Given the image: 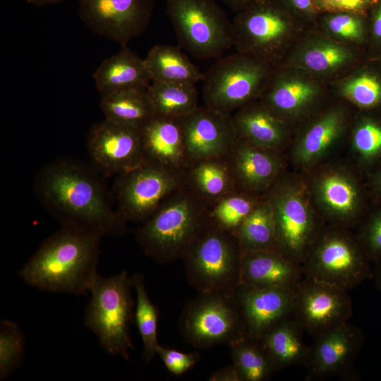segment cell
I'll return each instance as SVG.
<instances>
[{
    "mask_svg": "<svg viewBox=\"0 0 381 381\" xmlns=\"http://www.w3.org/2000/svg\"><path fill=\"white\" fill-rule=\"evenodd\" d=\"M104 178L91 164L61 157L38 171L34 192L61 225L121 236L127 230V223L117 213Z\"/></svg>",
    "mask_w": 381,
    "mask_h": 381,
    "instance_id": "1",
    "label": "cell"
},
{
    "mask_svg": "<svg viewBox=\"0 0 381 381\" xmlns=\"http://www.w3.org/2000/svg\"><path fill=\"white\" fill-rule=\"evenodd\" d=\"M104 236L71 225H61L18 271L39 290L85 295L95 279Z\"/></svg>",
    "mask_w": 381,
    "mask_h": 381,
    "instance_id": "2",
    "label": "cell"
},
{
    "mask_svg": "<svg viewBox=\"0 0 381 381\" xmlns=\"http://www.w3.org/2000/svg\"><path fill=\"white\" fill-rule=\"evenodd\" d=\"M209 206L186 184L170 194L135 231L144 253L155 262L183 260L210 224Z\"/></svg>",
    "mask_w": 381,
    "mask_h": 381,
    "instance_id": "3",
    "label": "cell"
},
{
    "mask_svg": "<svg viewBox=\"0 0 381 381\" xmlns=\"http://www.w3.org/2000/svg\"><path fill=\"white\" fill-rule=\"evenodd\" d=\"M132 288L126 270L111 277L98 274L89 291L91 297L84 318L85 325L97 336L102 348L126 361L134 349L130 335L135 308Z\"/></svg>",
    "mask_w": 381,
    "mask_h": 381,
    "instance_id": "4",
    "label": "cell"
},
{
    "mask_svg": "<svg viewBox=\"0 0 381 381\" xmlns=\"http://www.w3.org/2000/svg\"><path fill=\"white\" fill-rule=\"evenodd\" d=\"M242 256L236 235L210 221L182 260L188 283L198 293L234 292L241 284Z\"/></svg>",
    "mask_w": 381,
    "mask_h": 381,
    "instance_id": "5",
    "label": "cell"
},
{
    "mask_svg": "<svg viewBox=\"0 0 381 381\" xmlns=\"http://www.w3.org/2000/svg\"><path fill=\"white\" fill-rule=\"evenodd\" d=\"M268 62L238 52L224 56L205 73L204 106L231 114L260 97L270 78Z\"/></svg>",
    "mask_w": 381,
    "mask_h": 381,
    "instance_id": "6",
    "label": "cell"
},
{
    "mask_svg": "<svg viewBox=\"0 0 381 381\" xmlns=\"http://www.w3.org/2000/svg\"><path fill=\"white\" fill-rule=\"evenodd\" d=\"M178 42L193 57L214 59L233 47L232 22L215 0H167Z\"/></svg>",
    "mask_w": 381,
    "mask_h": 381,
    "instance_id": "7",
    "label": "cell"
},
{
    "mask_svg": "<svg viewBox=\"0 0 381 381\" xmlns=\"http://www.w3.org/2000/svg\"><path fill=\"white\" fill-rule=\"evenodd\" d=\"M183 339L207 349L247 337L243 315L234 292H204L188 301L179 319Z\"/></svg>",
    "mask_w": 381,
    "mask_h": 381,
    "instance_id": "8",
    "label": "cell"
},
{
    "mask_svg": "<svg viewBox=\"0 0 381 381\" xmlns=\"http://www.w3.org/2000/svg\"><path fill=\"white\" fill-rule=\"evenodd\" d=\"M186 184V170L145 161L117 175L111 190L115 207L126 223L148 219L173 192Z\"/></svg>",
    "mask_w": 381,
    "mask_h": 381,
    "instance_id": "9",
    "label": "cell"
},
{
    "mask_svg": "<svg viewBox=\"0 0 381 381\" xmlns=\"http://www.w3.org/2000/svg\"><path fill=\"white\" fill-rule=\"evenodd\" d=\"M370 262L358 240L331 231L315 239L301 266L305 277L349 291L373 279Z\"/></svg>",
    "mask_w": 381,
    "mask_h": 381,
    "instance_id": "10",
    "label": "cell"
},
{
    "mask_svg": "<svg viewBox=\"0 0 381 381\" xmlns=\"http://www.w3.org/2000/svg\"><path fill=\"white\" fill-rule=\"evenodd\" d=\"M233 47L270 62L279 55L289 23L273 0H253L232 21Z\"/></svg>",
    "mask_w": 381,
    "mask_h": 381,
    "instance_id": "11",
    "label": "cell"
},
{
    "mask_svg": "<svg viewBox=\"0 0 381 381\" xmlns=\"http://www.w3.org/2000/svg\"><path fill=\"white\" fill-rule=\"evenodd\" d=\"M267 191L273 207L276 250L301 265L317 237L313 214L298 190L274 181Z\"/></svg>",
    "mask_w": 381,
    "mask_h": 381,
    "instance_id": "12",
    "label": "cell"
},
{
    "mask_svg": "<svg viewBox=\"0 0 381 381\" xmlns=\"http://www.w3.org/2000/svg\"><path fill=\"white\" fill-rule=\"evenodd\" d=\"M348 291L305 277L296 288L291 316L314 338L353 315Z\"/></svg>",
    "mask_w": 381,
    "mask_h": 381,
    "instance_id": "13",
    "label": "cell"
},
{
    "mask_svg": "<svg viewBox=\"0 0 381 381\" xmlns=\"http://www.w3.org/2000/svg\"><path fill=\"white\" fill-rule=\"evenodd\" d=\"M90 164L105 178L116 176L145 162L141 128L104 119L87 138Z\"/></svg>",
    "mask_w": 381,
    "mask_h": 381,
    "instance_id": "14",
    "label": "cell"
},
{
    "mask_svg": "<svg viewBox=\"0 0 381 381\" xmlns=\"http://www.w3.org/2000/svg\"><path fill=\"white\" fill-rule=\"evenodd\" d=\"M82 21L94 32L126 46L147 29L154 0H78Z\"/></svg>",
    "mask_w": 381,
    "mask_h": 381,
    "instance_id": "15",
    "label": "cell"
},
{
    "mask_svg": "<svg viewBox=\"0 0 381 381\" xmlns=\"http://www.w3.org/2000/svg\"><path fill=\"white\" fill-rule=\"evenodd\" d=\"M363 341L361 329L349 321L315 337L306 365V380H321L336 375L355 377L353 364Z\"/></svg>",
    "mask_w": 381,
    "mask_h": 381,
    "instance_id": "16",
    "label": "cell"
},
{
    "mask_svg": "<svg viewBox=\"0 0 381 381\" xmlns=\"http://www.w3.org/2000/svg\"><path fill=\"white\" fill-rule=\"evenodd\" d=\"M181 123L189 164L202 159L227 156L236 139L231 114L204 105L182 118Z\"/></svg>",
    "mask_w": 381,
    "mask_h": 381,
    "instance_id": "17",
    "label": "cell"
},
{
    "mask_svg": "<svg viewBox=\"0 0 381 381\" xmlns=\"http://www.w3.org/2000/svg\"><path fill=\"white\" fill-rule=\"evenodd\" d=\"M296 288L239 286L234 294L247 337L260 339L273 326L291 316Z\"/></svg>",
    "mask_w": 381,
    "mask_h": 381,
    "instance_id": "18",
    "label": "cell"
},
{
    "mask_svg": "<svg viewBox=\"0 0 381 381\" xmlns=\"http://www.w3.org/2000/svg\"><path fill=\"white\" fill-rule=\"evenodd\" d=\"M237 190L258 195L276 181L282 164L277 152L236 137L227 155Z\"/></svg>",
    "mask_w": 381,
    "mask_h": 381,
    "instance_id": "19",
    "label": "cell"
},
{
    "mask_svg": "<svg viewBox=\"0 0 381 381\" xmlns=\"http://www.w3.org/2000/svg\"><path fill=\"white\" fill-rule=\"evenodd\" d=\"M302 266L277 250L243 251L240 286L295 288Z\"/></svg>",
    "mask_w": 381,
    "mask_h": 381,
    "instance_id": "20",
    "label": "cell"
},
{
    "mask_svg": "<svg viewBox=\"0 0 381 381\" xmlns=\"http://www.w3.org/2000/svg\"><path fill=\"white\" fill-rule=\"evenodd\" d=\"M146 161L186 170V156L181 119L155 116L141 128Z\"/></svg>",
    "mask_w": 381,
    "mask_h": 381,
    "instance_id": "21",
    "label": "cell"
},
{
    "mask_svg": "<svg viewBox=\"0 0 381 381\" xmlns=\"http://www.w3.org/2000/svg\"><path fill=\"white\" fill-rule=\"evenodd\" d=\"M231 121L236 137L255 146L277 152L284 141L282 118L260 101L236 111Z\"/></svg>",
    "mask_w": 381,
    "mask_h": 381,
    "instance_id": "22",
    "label": "cell"
},
{
    "mask_svg": "<svg viewBox=\"0 0 381 381\" xmlns=\"http://www.w3.org/2000/svg\"><path fill=\"white\" fill-rule=\"evenodd\" d=\"M93 77L101 95L125 89L147 88L152 82L144 59L127 46L104 60Z\"/></svg>",
    "mask_w": 381,
    "mask_h": 381,
    "instance_id": "23",
    "label": "cell"
},
{
    "mask_svg": "<svg viewBox=\"0 0 381 381\" xmlns=\"http://www.w3.org/2000/svg\"><path fill=\"white\" fill-rule=\"evenodd\" d=\"M186 184L208 206L237 190L227 156L190 162L186 169Z\"/></svg>",
    "mask_w": 381,
    "mask_h": 381,
    "instance_id": "24",
    "label": "cell"
},
{
    "mask_svg": "<svg viewBox=\"0 0 381 381\" xmlns=\"http://www.w3.org/2000/svg\"><path fill=\"white\" fill-rule=\"evenodd\" d=\"M303 332L301 326L289 316L273 326L260 339L277 370L306 365L311 346L305 342Z\"/></svg>",
    "mask_w": 381,
    "mask_h": 381,
    "instance_id": "25",
    "label": "cell"
},
{
    "mask_svg": "<svg viewBox=\"0 0 381 381\" xmlns=\"http://www.w3.org/2000/svg\"><path fill=\"white\" fill-rule=\"evenodd\" d=\"M317 93V87L311 83L272 73L260 98V102L282 118L306 107Z\"/></svg>",
    "mask_w": 381,
    "mask_h": 381,
    "instance_id": "26",
    "label": "cell"
},
{
    "mask_svg": "<svg viewBox=\"0 0 381 381\" xmlns=\"http://www.w3.org/2000/svg\"><path fill=\"white\" fill-rule=\"evenodd\" d=\"M144 61L152 81L196 84L205 78V73L174 46L156 44L149 50Z\"/></svg>",
    "mask_w": 381,
    "mask_h": 381,
    "instance_id": "27",
    "label": "cell"
},
{
    "mask_svg": "<svg viewBox=\"0 0 381 381\" xmlns=\"http://www.w3.org/2000/svg\"><path fill=\"white\" fill-rule=\"evenodd\" d=\"M100 107L105 119L139 128L155 116L147 88L125 89L101 95Z\"/></svg>",
    "mask_w": 381,
    "mask_h": 381,
    "instance_id": "28",
    "label": "cell"
},
{
    "mask_svg": "<svg viewBox=\"0 0 381 381\" xmlns=\"http://www.w3.org/2000/svg\"><path fill=\"white\" fill-rule=\"evenodd\" d=\"M147 92L155 116L181 119L199 107L195 83L152 81Z\"/></svg>",
    "mask_w": 381,
    "mask_h": 381,
    "instance_id": "29",
    "label": "cell"
},
{
    "mask_svg": "<svg viewBox=\"0 0 381 381\" xmlns=\"http://www.w3.org/2000/svg\"><path fill=\"white\" fill-rule=\"evenodd\" d=\"M317 190L320 201L331 215L344 220L357 214L361 195L352 179L339 174H328L319 181Z\"/></svg>",
    "mask_w": 381,
    "mask_h": 381,
    "instance_id": "30",
    "label": "cell"
},
{
    "mask_svg": "<svg viewBox=\"0 0 381 381\" xmlns=\"http://www.w3.org/2000/svg\"><path fill=\"white\" fill-rule=\"evenodd\" d=\"M243 251L276 250L273 207L266 197L234 233Z\"/></svg>",
    "mask_w": 381,
    "mask_h": 381,
    "instance_id": "31",
    "label": "cell"
},
{
    "mask_svg": "<svg viewBox=\"0 0 381 381\" xmlns=\"http://www.w3.org/2000/svg\"><path fill=\"white\" fill-rule=\"evenodd\" d=\"M228 346L241 381H265L278 371L260 339L247 337Z\"/></svg>",
    "mask_w": 381,
    "mask_h": 381,
    "instance_id": "32",
    "label": "cell"
},
{
    "mask_svg": "<svg viewBox=\"0 0 381 381\" xmlns=\"http://www.w3.org/2000/svg\"><path fill=\"white\" fill-rule=\"evenodd\" d=\"M343 121V114L338 109L320 118L298 144L295 152L298 162L308 164L321 157L341 133Z\"/></svg>",
    "mask_w": 381,
    "mask_h": 381,
    "instance_id": "33",
    "label": "cell"
},
{
    "mask_svg": "<svg viewBox=\"0 0 381 381\" xmlns=\"http://www.w3.org/2000/svg\"><path fill=\"white\" fill-rule=\"evenodd\" d=\"M136 301L133 322L135 323L143 345V359L150 363L157 355L160 346L157 337L159 312L148 296L144 276L135 272L131 276Z\"/></svg>",
    "mask_w": 381,
    "mask_h": 381,
    "instance_id": "34",
    "label": "cell"
},
{
    "mask_svg": "<svg viewBox=\"0 0 381 381\" xmlns=\"http://www.w3.org/2000/svg\"><path fill=\"white\" fill-rule=\"evenodd\" d=\"M236 190L209 205L210 221L220 228L235 233L262 198Z\"/></svg>",
    "mask_w": 381,
    "mask_h": 381,
    "instance_id": "35",
    "label": "cell"
},
{
    "mask_svg": "<svg viewBox=\"0 0 381 381\" xmlns=\"http://www.w3.org/2000/svg\"><path fill=\"white\" fill-rule=\"evenodd\" d=\"M25 337L13 321L0 323V380L8 378L21 365L24 357Z\"/></svg>",
    "mask_w": 381,
    "mask_h": 381,
    "instance_id": "36",
    "label": "cell"
},
{
    "mask_svg": "<svg viewBox=\"0 0 381 381\" xmlns=\"http://www.w3.org/2000/svg\"><path fill=\"white\" fill-rule=\"evenodd\" d=\"M351 53L344 47L333 42H321L307 49L301 57L303 65L314 72L333 71L345 64Z\"/></svg>",
    "mask_w": 381,
    "mask_h": 381,
    "instance_id": "37",
    "label": "cell"
},
{
    "mask_svg": "<svg viewBox=\"0 0 381 381\" xmlns=\"http://www.w3.org/2000/svg\"><path fill=\"white\" fill-rule=\"evenodd\" d=\"M354 149L361 160L370 166L381 159V123L365 119L357 126L353 136Z\"/></svg>",
    "mask_w": 381,
    "mask_h": 381,
    "instance_id": "38",
    "label": "cell"
},
{
    "mask_svg": "<svg viewBox=\"0 0 381 381\" xmlns=\"http://www.w3.org/2000/svg\"><path fill=\"white\" fill-rule=\"evenodd\" d=\"M343 95L362 108L381 104V79L371 73H363L344 84Z\"/></svg>",
    "mask_w": 381,
    "mask_h": 381,
    "instance_id": "39",
    "label": "cell"
},
{
    "mask_svg": "<svg viewBox=\"0 0 381 381\" xmlns=\"http://www.w3.org/2000/svg\"><path fill=\"white\" fill-rule=\"evenodd\" d=\"M358 240L370 261L376 263L381 258V209L365 223Z\"/></svg>",
    "mask_w": 381,
    "mask_h": 381,
    "instance_id": "40",
    "label": "cell"
},
{
    "mask_svg": "<svg viewBox=\"0 0 381 381\" xmlns=\"http://www.w3.org/2000/svg\"><path fill=\"white\" fill-rule=\"evenodd\" d=\"M157 356L169 372L175 375L185 373L200 360V354L198 352L183 353L162 345L158 348Z\"/></svg>",
    "mask_w": 381,
    "mask_h": 381,
    "instance_id": "41",
    "label": "cell"
},
{
    "mask_svg": "<svg viewBox=\"0 0 381 381\" xmlns=\"http://www.w3.org/2000/svg\"><path fill=\"white\" fill-rule=\"evenodd\" d=\"M328 27L333 33L346 39L361 40L363 38L362 21L350 15L333 16L328 22Z\"/></svg>",
    "mask_w": 381,
    "mask_h": 381,
    "instance_id": "42",
    "label": "cell"
},
{
    "mask_svg": "<svg viewBox=\"0 0 381 381\" xmlns=\"http://www.w3.org/2000/svg\"><path fill=\"white\" fill-rule=\"evenodd\" d=\"M207 380L209 381H241L238 372L233 363L212 373Z\"/></svg>",
    "mask_w": 381,
    "mask_h": 381,
    "instance_id": "43",
    "label": "cell"
},
{
    "mask_svg": "<svg viewBox=\"0 0 381 381\" xmlns=\"http://www.w3.org/2000/svg\"><path fill=\"white\" fill-rule=\"evenodd\" d=\"M329 3L338 8L355 11L363 8L367 0H329Z\"/></svg>",
    "mask_w": 381,
    "mask_h": 381,
    "instance_id": "44",
    "label": "cell"
},
{
    "mask_svg": "<svg viewBox=\"0 0 381 381\" xmlns=\"http://www.w3.org/2000/svg\"><path fill=\"white\" fill-rule=\"evenodd\" d=\"M373 33L377 40H381V1L375 12L373 22Z\"/></svg>",
    "mask_w": 381,
    "mask_h": 381,
    "instance_id": "45",
    "label": "cell"
},
{
    "mask_svg": "<svg viewBox=\"0 0 381 381\" xmlns=\"http://www.w3.org/2000/svg\"><path fill=\"white\" fill-rule=\"evenodd\" d=\"M228 7L235 11H239L253 0H221Z\"/></svg>",
    "mask_w": 381,
    "mask_h": 381,
    "instance_id": "46",
    "label": "cell"
},
{
    "mask_svg": "<svg viewBox=\"0 0 381 381\" xmlns=\"http://www.w3.org/2000/svg\"><path fill=\"white\" fill-rule=\"evenodd\" d=\"M373 279L375 289L381 291V258L375 263Z\"/></svg>",
    "mask_w": 381,
    "mask_h": 381,
    "instance_id": "47",
    "label": "cell"
},
{
    "mask_svg": "<svg viewBox=\"0 0 381 381\" xmlns=\"http://www.w3.org/2000/svg\"><path fill=\"white\" fill-rule=\"evenodd\" d=\"M373 186L375 194L381 198V166L373 177Z\"/></svg>",
    "mask_w": 381,
    "mask_h": 381,
    "instance_id": "48",
    "label": "cell"
},
{
    "mask_svg": "<svg viewBox=\"0 0 381 381\" xmlns=\"http://www.w3.org/2000/svg\"><path fill=\"white\" fill-rule=\"evenodd\" d=\"M294 6L301 11H310L312 9L311 0H291Z\"/></svg>",
    "mask_w": 381,
    "mask_h": 381,
    "instance_id": "49",
    "label": "cell"
},
{
    "mask_svg": "<svg viewBox=\"0 0 381 381\" xmlns=\"http://www.w3.org/2000/svg\"><path fill=\"white\" fill-rule=\"evenodd\" d=\"M27 1L35 4H52L56 3L64 0H26Z\"/></svg>",
    "mask_w": 381,
    "mask_h": 381,
    "instance_id": "50",
    "label": "cell"
},
{
    "mask_svg": "<svg viewBox=\"0 0 381 381\" xmlns=\"http://www.w3.org/2000/svg\"><path fill=\"white\" fill-rule=\"evenodd\" d=\"M318 1H320L321 2H323V3H329V0H318Z\"/></svg>",
    "mask_w": 381,
    "mask_h": 381,
    "instance_id": "51",
    "label": "cell"
}]
</instances>
